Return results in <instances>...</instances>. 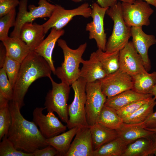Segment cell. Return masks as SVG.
Returning a JSON list of instances; mask_svg holds the SVG:
<instances>
[{
  "label": "cell",
  "instance_id": "1",
  "mask_svg": "<svg viewBox=\"0 0 156 156\" xmlns=\"http://www.w3.org/2000/svg\"><path fill=\"white\" fill-rule=\"evenodd\" d=\"M10 101L12 123L7 136L15 148L26 153H33L49 145L34 122L26 119L21 114L18 104Z\"/></svg>",
  "mask_w": 156,
  "mask_h": 156
},
{
  "label": "cell",
  "instance_id": "2",
  "mask_svg": "<svg viewBox=\"0 0 156 156\" xmlns=\"http://www.w3.org/2000/svg\"><path fill=\"white\" fill-rule=\"evenodd\" d=\"M52 70L48 62L34 51H31L21 63L18 75L13 88L12 101L17 103L21 109L31 85L38 79L51 77Z\"/></svg>",
  "mask_w": 156,
  "mask_h": 156
},
{
  "label": "cell",
  "instance_id": "3",
  "mask_svg": "<svg viewBox=\"0 0 156 156\" xmlns=\"http://www.w3.org/2000/svg\"><path fill=\"white\" fill-rule=\"evenodd\" d=\"M58 45L62 49L64 60L61 66L56 69L55 74L63 82L71 86L80 77V64L82 56L87 47L86 42L80 45L76 49L69 47L64 40L59 39Z\"/></svg>",
  "mask_w": 156,
  "mask_h": 156
},
{
  "label": "cell",
  "instance_id": "4",
  "mask_svg": "<svg viewBox=\"0 0 156 156\" xmlns=\"http://www.w3.org/2000/svg\"><path fill=\"white\" fill-rule=\"evenodd\" d=\"M121 3L118 1L106 11L114 22L112 33L106 43L105 51L107 52L120 51L129 42L131 36V27L126 24L122 16Z\"/></svg>",
  "mask_w": 156,
  "mask_h": 156
},
{
  "label": "cell",
  "instance_id": "5",
  "mask_svg": "<svg viewBox=\"0 0 156 156\" xmlns=\"http://www.w3.org/2000/svg\"><path fill=\"white\" fill-rule=\"evenodd\" d=\"M27 3L28 0L20 1L15 25L10 37L19 38L21 29L25 23H32L38 18H49L56 6V5L51 4L47 0H39L38 5H29L28 11Z\"/></svg>",
  "mask_w": 156,
  "mask_h": 156
},
{
  "label": "cell",
  "instance_id": "6",
  "mask_svg": "<svg viewBox=\"0 0 156 156\" xmlns=\"http://www.w3.org/2000/svg\"><path fill=\"white\" fill-rule=\"evenodd\" d=\"M86 83L83 78L80 77L71 85L74 95L72 102L68 105L69 120L67 126L69 129L90 126L87 121L85 109Z\"/></svg>",
  "mask_w": 156,
  "mask_h": 156
},
{
  "label": "cell",
  "instance_id": "7",
  "mask_svg": "<svg viewBox=\"0 0 156 156\" xmlns=\"http://www.w3.org/2000/svg\"><path fill=\"white\" fill-rule=\"evenodd\" d=\"M52 88L46 96L44 105L47 111L55 112L60 119L68 124L69 120L67 102L70 90V86L61 82L57 83L51 77L49 78Z\"/></svg>",
  "mask_w": 156,
  "mask_h": 156
},
{
  "label": "cell",
  "instance_id": "8",
  "mask_svg": "<svg viewBox=\"0 0 156 156\" xmlns=\"http://www.w3.org/2000/svg\"><path fill=\"white\" fill-rule=\"evenodd\" d=\"M121 9L125 23L131 27L149 25V17L154 11L149 4L140 0L132 3L122 2Z\"/></svg>",
  "mask_w": 156,
  "mask_h": 156
},
{
  "label": "cell",
  "instance_id": "9",
  "mask_svg": "<svg viewBox=\"0 0 156 156\" xmlns=\"http://www.w3.org/2000/svg\"><path fill=\"white\" fill-rule=\"evenodd\" d=\"M92 8L89 4L84 3L77 7L67 10L58 5L56 6L52 15L46 22L42 24L46 34L52 28L62 29L75 16H81L86 18L91 17Z\"/></svg>",
  "mask_w": 156,
  "mask_h": 156
},
{
  "label": "cell",
  "instance_id": "10",
  "mask_svg": "<svg viewBox=\"0 0 156 156\" xmlns=\"http://www.w3.org/2000/svg\"><path fill=\"white\" fill-rule=\"evenodd\" d=\"M85 91L86 118L87 123L90 126L96 123L107 97L102 91L99 80L94 82H87Z\"/></svg>",
  "mask_w": 156,
  "mask_h": 156
},
{
  "label": "cell",
  "instance_id": "11",
  "mask_svg": "<svg viewBox=\"0 0 156 156\" xmlns=\"http://www.w3.org/2000/svg\"><path fill=\"white\" fill-rule=\"evenodd\" d=\"M45 107H36L33 112V121L39 128L42 135L46 139L64 132L67 126L64 125L52 112L45 115L43 113Z\"/></svg>",
  "mask_w": 156,
  "mask_h": 156
},
{
  "label": "cell",
  "instance_id": "12",
  "mask_svg": "<svg viewBox=\"0 0 156 156\" xmlns=\"http://www.w3.org/2000/svg\"><path fill=\"white\" fill-rule=\"evenodd\" d=\"M108 8H103L97 3H94L92 5L91 17L92 21L88 23L86 30L89 32V38L94 39L98 49L105 51L107 42L106 34L104 26L105 15Z\"/></svg>",
  "mask_w": 156,
  "mask_h": 156
},
{
  "label": "cell",
  "instance_id": "13",
  "mask_svg": "<svg viewBox=\"0 0 156 156\" xmlns=\"http://www.w3.org/2000/svg\"><path fill=\"white\" fill-rule=\"evenodd\" d=\"M99 80L102 91L107 97L133 88L132 77L119 69Z\"/></svg>",
  "mask_w": 156,
  "mask_h": 156
},
{
  "label": "cell",
  "instance_id": "14",
  "mask_svg": "<svg viewBox=\"0 0 156 156\" xmlns=\"http://www.w3.org/2000/svg\"><path fill=\"white\" fill-rule=\"evenodd\" d=\"M119 69L132 77L147 72L142 57L136 50L132 41H129L119 51Z\"/></svg>",
  "mask_w": 156,
  "mask_h": 156
},
{
  "label": "cell",
  "instance_id": "15",
  "mask_svg": "<svg viewBox=\"0 0 156 156\" xmlns=\"http://www.w3.org/2000/svg\"><path fill=\"white\" fill-rule=\"evenodd\" d=\"M131 33L133 45L142 57L145 69L148 72L151 67L148 50L151 46L156 44V38L153 35L145 33L142 30V27H131Z\"/></svg>",
  "mask_w": 156,
  "mask_h": 156
},
{
  "label": "cell",
  "instance_id": "16",
  "mask_svg": "<svg viewBox=\"0 0 156 156\" xmlns=\"http://www.w3.org/2000/svg\"><path fill=\"white\" fill-rule=\"evenodd\" d=\"M94 151L90 127L78 128L65 156H93Z\"/></svg>",
  "mask_w": 156,
  "mask_h": 156
},
{
  "label": "cell",
  "instance_id": "17",
  "mask_svg": "<svg viewBox=\"0 0 156 156\" xmlns=\"http://www.w3.org/2000/svg\"><path fill=\"white\" fill-rule=\"evenodd\" d=\"M45 35L42 25L26 23L22 26L19 38L31 51H34L44 40Z\"/></svg>",
  "mask_w": 156,
  "mask_h": 156
},
{
  "label": "cell",
  "instance_id": "18",
  "mask_svg": "<svg viewBox=\"0 0 156 156\" xmlns=\"http://www.w3.org/2000/svg\"><path fill=\"white\" fill-rule=\"evenodd\" d=\"M81 64L82 66L80 70V77L83 78L87 82H94L107 75L96 52L91 53L88 60L83 59Z\"/></svg>",
  "mask_w": 156,
  "mask_h": 156
},
{
  "label": "cell",
  "instance_id": "19",
  "mask_svg": "<svg viewBox=\"0 0 156 156\" xmlns=\"http://www.w3.org/2000/svg\"><path fill=\"white\" fill-rule=\"evenodd\" d=\"M63 29H51L50 34L42 42L34 51L42 57L48 62L52 72L55 74L56 69L52 59L53 51L56 43L59 38L64 34Z\"/></svg>",
  "mask_w": 156,
  "mask_h": 156
},
{
  "label": "cell",
  "instance_id": "20",
  "mask_svg": "<svg viewBox=\"0 0 156 156\" xmlns=\"http://www.w3.org/2000/svg\"><path fill=\"white\" fill-rule=\"evenodd\" d=\"M153 96L151 94H141L132 89H130L114 96L107 97L104 105L117 111L132 103L151 98Z\"/></svg>",
  "mask_w": 156,
  "mask_h": 156
},
{
  "label": "cell",
  "instance_id": "21",
  "mask_svg": "<svg viewBox=\"0 0 156 156\" xmlns=\"http://www.w3.org/2000/svg\"><path fill=\"white\" fill-rule=\"evenodd\" d=\"M116 130L118 137L128 144L139 138L150 136L154 133L144 128L142 123L129 124L123 122Z\"/></svg>",
  "mask_w": 156,
  "mask_h": 156
},
{
  "label": "cell",
  "instance_id": "22",
  "mask_svg": "<svg viewBox=\"0 0 156 156\" xmlns=\"http://www.w3.org/2000/svg\"><path fill=\"white\" fill-rule=\"evenodd\" d=\"M1 42L5 47L6 56L21 63L31 51L20 38L9 37Z\"/></svg>",
  "mask_w": 156,
  "mask_h": 156
},
{
  "label": "cell",
  "instance_id": "23",
  "mask_svg": "<svg viewBox=\"0 0 156 156\" xmlns=\"http://www.w3.org/2000/svg\"><path fill=\"white\" fill-rule=\"evenodd\" d=\"M152 135L149 137L139 138L128 144L122 156H148L154 155L155 150Z\"/></svg>",
  "mask_w": 156,
  "mask_h": 156
},
{
  "label": "cell",
  "instance_id": "24",
  "mask_svg": "<svg viewBox=\"0 0 156 156\" xmlns=\"http://www.w3.org/2000/svg\"><path fill=\"white\" fill-rule=\"evenodd\" d=\"M90 127L94 150L118 137L116 130L107 128L98 123Z\"/></svg>",
  "mask_w": 156,
  "mask_h": 156
},
{
  "label": "cell",
  "instance_id": "25",
  "mask_svg": "<svg viewBox=\"0 0 156 156\" xmlns=\"http://www.w3.org/2000/svg\"><path fill=\"white\" fill-rule=\"evenodd\" d=\"M78 129L77 127H73L61 134L46 139V142L56 149L58 152L57 156H65Z\"/></svg>",
  "mask_w": 156,
  "mask_h": 156
},
{
  "label": "cell",
  "instance_id": "26",
  "mask_svg": "<svg viewBox=\"0 0 156 156\" xmlns=\"http://www.w3.org/2000/svg\"><path fill=\"white\" fill-rule=\"evenodd\" d=\"M132 90L142 94H151L156 84V72L149 73L148 72L132 77Z\"/></svg>",
  "mask_w": 156,
  "mask_h": 156
},
{
  "label": "cell",
  "instance_id": "27",
  "mask_svg": "<svg viewBox=\"0 0 156 156\" xmlns=\"http://www.w3.org/2000/svg\"><path fill=\"white\" fill-rule=\"evenodd\" d=\"M123 119L114 109L105 105L102 108L96 123L109 129L116 130L123 123Z\"/></svg>",
  "mask_w": 156,
  "mask_h": 156
},
{
  "label": "cell",
  "instance_id": "28",
  "mask_svg": "<svg viewBox=\"0 0 156 156\" xmlns=\"http://www.w3.org/2000/svg\"><path fill=\"white\" fill-rule=\"evenodd\" d=\"M128 145L118 137L94 150L93 156H122Z\"/></svg>",
  "mask_w": 156,
  "mask_h": 156
},
{
  "label": "cell",
  "instance_id": "29",
  "mask_svg": "<svg viewBox=\"0 0 156 156\" xmlns=\"http://www.w3.org/2000/svg\"><path fill=\"white\" fill-rule=\"evenodd\" d=\"M96 52L107 75L119 69V51L108 52L98 49Z\"/></svg>",
  "mask_w": 156,
  "mask_h": 156
},
{
  "label": "cell",
  "instance_id": "30",
  "mask_svg": "<svg viewBox=\"0 0 156 156\" xmlns=\"http://www.w3.org/2000/svg\"><path fill=\"white\" fill-rule=\"evenodd\" d=\"M156 99L154 97L142 105L134 113L123 119V122L135 124L144 121L153 112L156 105Z\"/></svg>",
  "mask_w": 156,
  "mask_h": 156
},
{
  "label": "cell",
  "instance_id": "31",
  "mask_svg": "<svg viewBox=\"0 0 156 156\" xmlns=\"http://www.w3.org/2000/svg\"><path fill=\"white\" fill-rule=\"evenodd\" d=\"M12 123L9 102L0 105V140L7 135Z\"/></svg>",
  "mask_w": 156,
  "mask_h": 156
},
{
  "label": "cell",
  "instance_id": "32",
  "mask_svg": "<svg viewBox=\"0 0 156 156\" xmlns=\"http://www.w3.org/2000/svg\"><path fill=\"white\" fill-rule=\"evenodd\" d=\"M16 9L12 10L9 13L0 18V40L2 41L8 38L10 28L14 27L16 21Z\"/></svg>",
  "mask_w": 156,
  "mask_h": 156
},
{
  "label": "cell",
  "instance_id": "33",
  "mask_svg": "<svg viewBox=\"0 0 156 156\" xmlns=\"http://www.w3.org/2000/svg\"><path fill=\"white\" fill-rule=\"evenodd\" d=\"M21 64L19 62L6 56L2 67L4 68L13 89L18 75Z\"/></svg>",
  "mask_w": 156,
  "mask_h": 156
},
{
  "label": "cell",
  "instance_id": "34",
  "mask_svg": "<svg viewBox=\"0 0 156 156\" xmlns=\"http://www.w3.org/2000/svg\"><path fill=\"white\" fill-rule=\"evenodd\" d=\"M2 140L0 143V156H34L33 153H27L17 149L8 139L7 135Z\"/></svg>",
  "mask_w": 156,
  "mask_h": 156
},
{
  "label": "cell",
  "instance_id": "35",
  "mask_svg": "<svg viewBox=\"0 0 156 156\" xmlns=\"http://www.w3.org/2000/svg\"><path fill=\"white\" fill-rule=\"evenodd\" d=\"M0 94L10 101L12 99L13 89L3 67L0 69Z\"/></svg>",
  "mask_w": 156,
  "mask_h": 156
},
{
  "label": "cell",
  "instance_id": "36",
  "mask_svg": "<svg viewBox=\"0 0 156 156\" xmlns=\"http://www.w3.org/2000/svg\"><path fill=\"white\" fill-rule=\"evenodd\" d=\"M152 98V97L130 103L116 111L117 113L123 119L132 115L142 105Z\"/></svg>",
  "mask_w": 156,
  "mask_h": 156
},
{
  "label": "cell",
  "instance_id": "37",
  "mask_svg": "<svg viewBox=\"0 0 156 156\" xmlns=\"http://www.w3.org/2000/svg\"><path fill=\"white\" fill-rule=\"evenodd\" d=\"M19 2V0H3L0 2V18L15 8Z\"/></svg>",
  "mask_w": 156,
  "mask_h": 156
},
{
  "label": "cell",
  "instance_id": "38",
  "mask_svg": "<svg viewBox=\"0 0 156 156\" xmlns=\"http://www.w3.org/2000/svg\"><path fill=\"white\" fill-rule=\"evenodd\" d=\"M33 153L34 156H54L58 155L56 149L49 145L44 148L36 150Z\"/></svg>",
  "mask_w": 156,
  "mask_h": 156
},
{
  "label": "cell",
  "instance_id": "39",
  "mask_svg": "<svg viewBox=\"0 0 156 156\" xmlns=\"http://www.w3.org/2000/svg\"><path fill=\"white\" fill-rule=\"evenodd\" d=\"M75 2H79L83 0H69ZM97 3L103 8H109L118 1L133 3L135 0H96Z\"/></svg>",
  "mask_w": 156,
  "mask_h": 156
},
{
  "label": "cell",
  "instance_id": "40",
  "mask_svg": "<svg viewBox=\"0 0 156 156\" xmlns=\"http://www.w3.org/2000/svg\"><path fill=\"white\" fill-rule=\"evenodd\" d=\"M144 128H156V111L153 112L142 123Z\"/></svg>",
  "mask_w": 156,
  "mask_h": 156
},
{
  "label": "cell",
  "instance_id": "41",
  "mask_svg": "<svg viewBox=\"0 0 156 156\" xmlns=\"http://www.w3.org/2000/svg\"><path fill=\"white\" fill-rule=\"evenodd\" d=\"M6 56V51L5 47L2 42L0 44V66L2 67L5 59Z\"/></svg>",
  "mask_w": 156,
  "mask_h": 156
},
{
  "label": "cell",
  "instance_id": "42",
  "mask_svg": "<svg viewBox=\"0 0 156 156\" xmlns=\"http://www.w3.org/2000/svg\"><path fill=\"white\" fill-rule=\"evenodd\" d=\"M146 2L147 3L151 5L156 8V0H140Z\"/></svg>",
  "mask_w": 156,
  "mask_h": 156
},
{
  "label": "cell",
  "instance_id": "43",
  "mask_svg": "<svg viewBox=\"0 0 156 156\" xmlns=\"http://www.w3.org/2000/svg\"><path fill=\"white\" fill-rule=\"evenodd\" d=\"M152 136L154 145L155 154L156 153V133H154L152 135Z\"/></svg>",
  "mask_w": 156,
  "mask_h": 156
},
{
  "label": "cell",
  "instance_id": "44",
  "mask_svg": "<svg viewBox=\"0 0 156 156\" xmlns=\"http://www.w3.org/2000/svg\"><path fill=\"white\" fill-rule=\"evenodd\" d=\"M151 94L153 96H154V97L156 99V84L155 86L151 90Z\"/></svg>",
  "mask_w": 156,
  "mask_h": 156
},
{
  "label": "cell",
  "instance_id": "45",
  "mask_svg": "<svg viewBox=\"0 0 156 156\" xmlns=\"http://www.w3.org/2000/svg\"><path fill=\"white\" fill-rule=\"evenodd\" d=\"M148 130L149 131H151L154 132V133H156V128L153 129H149L147 128H144Z\"/></svg>",
  "mask_w": 156,
  "mask_h": 156
},
{
  "label": "cell",
  "instance_id": "46",
  "mask_svg": "<svg viewBox=\"0 0 156 156\" xmlns=\"http://www.w3.org/2000/svg\"><path fill=\"white\" fill-rule=\"evenodd\" d=\"M3 0H0V2H2V1H3Z\"/></svg>",
  "mask_w": 156,
  "mask_h": 156
},
{
  "label": "cell",
  "instance_id": "47",
  "mask_svg": "<svg viewBox=\"0 0 156 156\" xmlns=\"http://www.w3.org/2000/svg\"><path fill=\"white\" fill-rule=\"evenodd\" d=\"M154 155L156 156V153L154 154Z\"/></svg>",
  "mask_w": 156,
  "mask_h": 156
},
{
  "label": "cell",
  "instance_id": "48",
  "mask_svg": "<svg viewBox=\"0 0 156 156\" xmlns=\"http://www.w3.org/2000/svg\"></svg>",
  "mask_w": 156,
  "mask_h": 156
}]
</instances>
